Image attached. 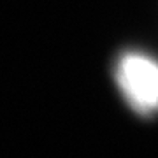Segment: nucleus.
I'll return each instance as SVG.
<instances>
[{
  "label": "nucleus",
  "instance_id": "f257e3e1",
  "mask_svg": "<svg viewBox=\"0 0 158 158\" xmlns=\"http://www.w3.org/2000/svg\"><path fill=\"white\" fill-rule=\"evenodd\" d=\"M116 83L130 104L142 116L158 113V62L142 53H125L118 60Z\"/></svg>",
  "mask_w": 158,
  "mask_h": 158
}]
</instances>
